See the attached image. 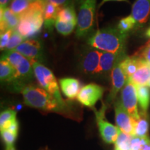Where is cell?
Masks as SVG:
<instances>
[{
	"label": "cell",
	"instance_id": "obj_37",
	"mask_svg": "<svg viewBox=\"0 0 150 150\" xmlns=\"http://www.w3.org/2000/svg\"><path fill=\"white\" fill-rule=\"evenodd\" d=\"M127 1V0H102V2L100 3V4H99V6H102L104 4H105L106 2H107V1Z\"/></svg>",
	"mask_w": 150,
	"mask_h": 150
},
{
	"label": "cell",
	"instance_id": "obj_31",
	"mask_svg": "<svg viewBox=\"0 0 150 150\" xmlns=\"http://www.w3.org/2000/svg\"><path fill=\"white\" fill-rule=\"evenodd\" d=\"M135 56H138L149 63L150 65V40L144 45L140 49V50Z\"/></svg>",
	"mask_w": 150,
	"mask_h": 150
},
{
	"label": "cell",
	"instance_id": "obj_6",
	"mask_svg": "<svg viewBox=\"0 0 150 150\" xmlns=\"http://www.w3.org/2000/svg\"><path fill=\"white\" fill-rule=\"evenodd\" d=\"M14 67L17 72L18 80L31 79L34 75L32 62L14 50L7 51L1 57Z\"/></svg>",
	"mask_w": 150,
	"mask_h": 150
},
{
	"label": "cell",
	"instance_id": "obj_19",
	"mask_svg": "<svg viewBox=\"0 0 150 150\" xmlns=\"http://www.w3.org/2000/svg\"><path fill=\"white\" fill-rule=\"evenodd\" d=\"M150 79V65L145 62L137 70L130 78L129 81L134 83L136 86H146Z\"/></svg>",
	"mask_w": 150,
	"mask_h": 150
},
{
	"label": "cell",
	"instance_id": "obj_22",
	"mask_svg": "<svg viewBox=\"0 0 150 150\" xmlns=\"http://www.w3.org/2000/svg\"><path fill=\"white\" fill-rule=\"evenodd\" d=\"M56 20L63 22H72L77 23V16L74 9V4H71L59 8Z\"/></svg>",
	"mask_w": 150,
	"mask_h": 150
},
{
	"label": "cell",
	"instance_id": "obj_38",
	"mask_svg": "<svg viewBox=\"0 0 150 150\" xmlns=\"http://www.w3.org/2000/svg\"><path fill=\"white\" fill-rule=\"evenodd\" d=\"M145 35H146V37L149 38H150V27L148 28L147 30H146Z\"/></svg>",
	"mask_w": 150,
	"mask_h": 150
},
{
	"label": "cell",
	"instance_id": "obj_12",
	"mask_svg": "<svg viewBox=\"0 0 150 150\" xmlns=\"http://www.w3.org/2000/svg\"><path fill=\"white\" fill-rule=\"evenodd\" d=\"M32 63L40 62L42 56L41 43L37 40H26L14 50Z\"/></svg>",
	"mask_w": 150,
	"mask_h": 150
},
{
	"label": "cell",
	"instance_id": "obj_18",
	"mask_svg": "<svg viewBox=\"0 0 150 150\" xmlns=\"http://www.w3.org/2000/svg\"><path fill=\"white\" fill-rule=\"evenodd\" d=\"M145 60L136 56H127L120 63L122 68L127 78H130L142 64L145 63Z\"/></svg>",
	"mask_w": 150,
	"mask_h": 150
},
{
	"label": "cell",
	"instance_id": "obj_4",
	"mask_svg": "<svg viewBox=\"0 0 150 150\" xmlns=\"http://www.w3.org/2000/svg\"><path fill=\"white\" fill-rule=\"evenodd\" d=\"M32 65L34 76L36 78L39 85L50 95H52L59 104L65 108V101L60 94L57 80L52 71L40 62H33Z\"/></svg>",
	"mask_w": 150,
	"mask_h": 150
},
{
	"label": "cell",
	"instance_id": "obj_26",
	"mask_svg": "<svg viewBox=\"0 0 150 150\" xmlns=\"http://www.w3.org/2000/svg\"><path fill=\"white\" fill-rule=\"evenodd\" d=\"M30 3L29 0H12L8 8L20 17L27 10Z\"/></svg>",
	"mask_w": 150,
	"mask_h": 150
},
{
	"label": "cell",
	"instance_id": "obj_27",
	"mask_svg": "<svg viewBox=\"0 0 150 150\" xmlns=\"http://www.w3.org/2000/svg\"><path fill=\"white\" fill-rule=\"evenodd\" d=\"M54 25L58 32L63 35H68L72 33L74 28L76 27V22H67L56 20Z\"/></svg>",
	"mask_w": 150,
	"mask_h": 150
},
{
	"label": "cell",
	"instance_id": "obj_13",
	"mask_svg": "<svg viewBox=\"0 0 150 150\" xmlns=\"http://www.w3.org/2000/svg\"><path fill=\"white\" fill-rule=\"evenodd\" d=\"M121 63V62H120ZM120 63H118L116 66L112 69L111 74L112 87L110 90L109 96L108 97V102H111L115 99L118 92L122 89L124 86L126 85L128 78L125 74L122 68Z\"/></svg>",
	"mask_w": 150,
	"mask_h": 150
},
{
	"label": "cell",
	"instance_id": "obj_42",
	"mask_svg": "<svg viewBox=\"0 0 150 150\" xmlns=\"http://www.w3.org/2000/svg\"><path fill=\"white\" fill-rule=\"evenodd\" d=\"M30 2H31V1H35V0H29Z\"/></svg>",
	"mask_w": 150,
	"mask_h": 150
},
{
	"label": "cell",
	"instance_id": "obj_35",
	"mask_svg": "<svg viewBox=\"0 0 150 150\" xmlns=\"http://www.w3.org/2000/svg\"><path fill=\"white\" fill-rule=\"evenodd\" d=\"M12 1V0H0V7L1 9H4L8 8V5H10V4Z\"/></svg>",
	"mask_w": 150,
	"mask_h": 150
},
{
	"label": "cell",
	"instance_id": "obj_23",
	"mask_svg": "<svg viewBox=\"0 0 150 150\" xmlns=\"http://www.w3.org/2000/svg\"><path fill=\"white\" fill-rule=\"evenodd\" d=\"M59 8V7L56 6L53 4L45 1V7L44 12V23L47 27H52L53 24H55Z\"/></svg>",
	"mask_w": 150,
	"mask_h": 150
},
{
	"label": "cell",
	"instance_id": "obj_40",
	"mask_svg": "<svg viewBox=\"0 0 150 150\" xmlns=\"http://www.w3.org/2000/svg\"><path fill=\"white\" fill-rule=\"evenodd\" d=\"M6 150H16V149H15L14 147H6Z\"/></svg>",
	"mask_w": 150,
	"mask_h": 150
},
{
	"label": "cell",
	"instance_id": "obj_11",
	"mask_svg": "<svg viewBox=\"0 0 150 150\" xmlns=\"http://www.w3.org/2000/svg\"><path fill=\"white\" fill-rule=\"evenodd\" d=\"M101 51L95 48L90 49L82 56L81 59V69L88 74L100 73Z\"/></svg>",
	"mask_w": 150,
	"mask_h": 150
},
{
	"label": "cell",
	"instance_id": "obj_7",
	"mask_svg": "<svg viewBox=\"0 0 150 150\" xmlns=\"http://www.w3.org/2000/svg\"><path fill=\"white\" fill-rule=\"evenodd\" d=\"M106 108H107V106L103 104L100 110L98 111L97 110L95 111L97 123L103 140L106 143L115 144L119 136L120 129L105 120V112H106Z\"/></svg>",
	"mask_w": 150,
	"mask_h": 150
},
{
	"label": "cell",
	"instance_id": "obj_14",
	"mask_svg": "<svg viewBox=\"0 0 150 150\" xmlns=\"http://www.w3.org/2000/svg\"><path fill=\"white\" fill-rule=\"evenodd\" d=\"M126 57L127 55L125 54V51L120 53H110V52L101 51L100 73L102 74L111 73L112 69Z\"/></svg>",
	"mask_w": 150,
	"mask_h": 150
},
{
	"label": "cell",
	"instance_id": "obj_21",
	"mask_svg": "<svg viewBox=\"0 0 150 150\" xmlns=\"http://www.w3.org/2000/svg\"><path fill=\"white\" fill-rule=\"evenodd\" d=\"M137 97L142 114L147 115V112L150 104V91L147 86H136Z\"/></svg>",
	"mask_w": 150,
	"mask_h": 150
},
{
	"label": "cell",
	"instance_id": "obj_36",
	"mask_svg": "<svg viewBox=\"0 0 150 150\" xmlns=\"http://www.w3.org/2000/svg\"><path fill=\"white\" fill-rule=\"evenodd\" d=\"M140 150H150V139L148 138L146 143L142 146Z\"/></svg>",
	"mask_w": 150,
	"mask_h": 150
},
{
	"label": "cell",
	"instance_id": "obj_10",
	"mask_svg": "<svg viewBox=\"0 0 150 150\" xmlns=\"http://www.w3.org/2000/svg\"><path fill=\"white\" fill-rule=\"evenodd\" d=\"M115 122L117 127L122 132L134 136V128L136 120L129 115L124 108L121 100H117L115 103Z\"/></svg>",
	"mask_w": 150,
	"mask_h": 150
},
{
	"label": "cell",
	"instance_id": "obj_30",
	"mask_svg": "<svg viewBox=\"0 0 150 150\" xmlns=\"http://www.w3.org/2000/svg\"><path fill=\"white\" fill-rule=\"evenodd\" d=\"M1 135L2 137L4 142L6 145V147H14L13 144L16 141L17 136L16 135L10 132L8 130L1 131Z\"/></svg>",
	"mask_w": 150,
	"mask_h": 150
},
{
	"label": "cell",
	"instance_id": "obj_16",
	"mask_svg": "<svg viewBox=\"0 0 150 150\" xmlns=\"http://www.w3.org/2000/svg\"><path fill=\"white\" fill-rule=\"evenodd\" d=\"M0 13H1L0 16L1 33L4 32L9 29L16 30L20 22V17L12 12L8 7L4 9H1Z\"/></svg>",
	"mask_w": 150,
	"mask_h": 150
},
{
	"label": "cell",
	"instance_id": "obj_41",
	"mask_svg": "<svg viewBox=\"0 0 150 150\" xmlns=\"http://www.w3.org/2000/svg\"><path fill=\"white\" fill-rule=\"evenodd\" d=\"M147 86H148V87H149L150 88V79H149V81L147 82V85H146Z\"/></svg>",
	"mask_w": 150,
	"mask_h": 150
},
{
	"label": "cell",
	"instance_id": "obj_5",
	"mask_svg": "<svg viewBox=\"0 0 150 150\" xmlns=\"http://www.w3.org/2000/svg\"><path fill=\"white\" fill-rule=\"evenodd\" d=\"M96 6L97 0H83L80 4L76 29L78 38L86 36L91 32L95 22Z\"/></svg>",
	"mask_w": 150,
	"mask_h": 150
},
{
	"label": "cell",
	"instance_id": "obj_29",
	"mask_svg": "<svg viewBox=\"0 0 150 150\" xmlns=\"http://www.w3.org/2000/svg\"><path fill=\"white\" fill-rule=\"evenodd\" d=\"M24 38L23 36H22V35L18 32L17 30H14V31H13L12 35H11V36L10 38V40L8 41V45H7L6 50V51L14 50L15 49L18 47L21 43L24 42Z\"/></svg>",
	"mask_w": 150,
	"mask_h": 150
},
{
	"label": "cell",
	"instance_id": "obj_8",
	"mask_svg": "<svg viewBox=\"0 0 150 150\" xmlns=\"http://www.w3.org/2000/svg\"><path fill=\"white\" fill-rule=\"evenodd\" d=\"M121 102L129 115L136 121L138 120L140 118V114L138 108L136 86L129 80L122 89Z\"/></svg>",
	"mask_w": 150,
	"mask_h": 150
},
{
	"label": "cell",
	"instance_id": "obj_32",
	"mask_svg": "<svg viewBox=\"0 0 150 150\" xmlns=\"http://www.w3.org/2000/svg\"><path fill=\"white\" fill-rule=\"evenodd\" d=\"M13 31L14 30L9 29L4 31V32L1 33V38H0V48H1V50H6Z\"/></svg>",
	"mask_w": 150,
	"mask_h": 150
},
{
	"label": "cell",
	"instance_id": "obj_15",
	"mask_svg": "<svg viewBox=\"0 0 150 150\" xmlns=\"http://www.w3.org/2000/svg\"><path fill=\"white\" fill-rule=\"evenodd\" d=\"M150 14V0H136L132 6L131 16L136 23L144 24Z\"/></svg>",
	"mask_w": 150,
	"mask_h": 150
},
{
	"label": "cell",
	"instance_id": "obj_24",
	"mask_svg": "<svg viewBox=\"0 0 150 150\" xmlns=\"http://www.w3.org/2000/svg\"><path fill=\"white\" fill-rule=\"evenodd\" d=\"M145 114H140V118L136 121L134 128V136L139 138H147L149 131V122Z\"/></svg>",
	"mask_w": 150,
	"mask_h": 150
},
{
	"label": "cell",
	"instance_id": "obj_34",
	"mask_svg": "<svg viewBox=\"0 0 150 150\" xmlns=\"http://www.w3.org/2000/svg\"><path fill=\"white\" fill-rule=\"evenodd\" d=\"M6 130H8L10 131V132L13 133V134L18 136L19 130V124L18 120H15L11 123V125L9 126L8 129H6Z\"/></svg>",
	"mask_w": 150,
	"mask_h": 150
},
{
	"label": "cell",
	"instance_id": "obj_28",
	"mask_svg": "<svg viewBox=\"0 0 150 150\" xmlns=\"http://www.w3.org/2000/svg\"><path fill=\"white\" fill-rule=\"evenodd\" d=\"M136 24V22L135 21V20L130 15V16H127L126 18L121 19L117 24V27L122 32L127 34V33L134 27Z\"/></svg>",
	"mask_w": 150,
	"mask_h": 150
},
{
	"label": "cell",
	"instance_id": "obj_20",
	"mask_svg": "<svg viewBox=\"0 0 150 150\" xmlns=\"http://www.w3.org/2000/svg\"><path fill=\"white\" fill-rule=\"evenodd\" d=\"M0 79L4 82H11L18 80L16 70L5 59H1L0 62Z\"/></svg>",
	"mask_w": 150,
	"mask_h": 150
},
{
	"label": "cell",
	"instance_id": "obj_2",
	"mask_svg": "<svg viewBox=\"0 0 150 150\" xmlns=\"http://www.w3.org/2000/svg\"><path fill=\"white\" fill-rule=\"evenodd\" d=\"M45 0L31 1L27 10L20 16L16 30L24 39L33 37L40 31L44 23Z\"/></svg>",
	"mask_w": 150,
	"mask_h": 150
},
{
	"label": "cell",
	"instance_id": "obj_39",
	"mask_svg": "<svg viewBox=\"0 0 150 150\" xmlns=\"http://www.w3.org/2000/svg\"><path fill=\"white\" fill-rule=\"evenodd\" d=\"M83 1V0H72V2L74 3V4H80Z\"/></svg>",
	"mask_w": 150,
	"mask_h": 150
},
{
	"label": "cell",
	"instance_id": "obj_1",
	"mask_svg": "<svg viewBox=\"0 0 150 150\" xmlns=\"http://www.w3.org/2000/svg\"><path fill=\"white\" fill-rule=\"evenodd\" d=\"M127 33L117 27H108L97 30L88 40V45L99 51L120 53L125 51Z\"/></svg>",
	"mask_w": 150,
	"mask_h": 150
},
{
	"label": "cell",
	"instance_id": "obj_3",
	"mask_svg": "<svg viewBox=\"0 0 150 150\" xmlns=\"http://www.w3.org/2000/svg\"><path fill=\"white\" fill-rule=\"evenodd\" d=\"M20 92L27 106L47 112H61L64 107L42 88L32 85L22 86Z\"/></svg>",
	"mask_w": 150,
	"mask_h": 150
},
{
	"label": "cell",
	"instance_id": "obj_9",
	"mask_svg": "<svg viewBox=\"0 0 150 150\" xmlns=\"http://www.w3.org/2000/svg\"><path fill=\"white\" fill-rule=\"evenodd\" d=\"M104 92V89L102 86L90 83L81 89L76 99L83 106L93 108L99 99H102Z\"/></svg>",
	"mask_w": 150,
	"mask_h": 150
},
{
	"label": "cell",
	"instance_id": "obj_33",
	"mask_svg": "<svg viewBox=\"0 0 150 150\" xmlns=\"http://www.w3.org/2000/svg\"><path fill=\"white\" fill-rule=\"evenodd\" d=\"M45 1L46 2L53 4L56 6L59 7V8L71 4H74V3L72 2V0H45Z\"/></svg>",
	"mask_w": 150,
	"mask_h": 150
},
{
	"label": "cell",
	"instance_id": "obj_25",
	"mask_svg": "<svg viewBox=\"0 0 150 150\" xmlns=\"http://www.w3.org/2000/svg\"><path fill=\"white\" fill-rule=\"evenodd\" d=\"M16 120V112L14 110L7 109L1 112L0 115V129L1 131L8 129L11 123Z\"/></svg>",
	"mask_w": 150,
	"mask_h": 150
},
{
	"label": "cell",
	"instance_id": "obj_17",
	"mask_svg": "<svg viewBox=\"0 0 150 150\" xmlns=\"http://www.w3.org/2000/svg\"><path fill=\"white\" fill-rule=\"evenodd\" d=\"M60 86L64 95L68 99H74L77 97L81 91L80 82L76 79L63 78L59 80Z\"/></svg>",
	"mask_w": 150,
	"mask_h": 150
}]
</instances>
